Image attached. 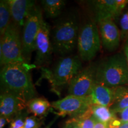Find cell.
<instances>
[{
	"mask_svg": "<svg viewBox=\"0 0 128 128\" xmlns=\"http://www.w3.org/2000/svg\"><path fill=\"white\" fill-rule=\"evenodd\" d=\"M26 64H12L2 66L0 72L1 92L20 97L28 103L35 98L36 90Z\"/></svg>",
	"mask_w": 128,
	"mask_h": 128,
	"instance_id": "obj_1",
	"label": "cell"
},
{
	"mask_svg": "<svg viewBox=\"0 0 128 128\" xmlns=\"http://www.w3.org/2000/svg\"><path fill=\"white\" fill-rule=\"evenodd\" d=\"M79 31V22L74 14L59 21L51 32L54 53L66 56L72 52L77 46Z\"/></svg>",
	"mask_w": 128,
	"mask_h": 128,
	"instance_id": "obj_2",
	"label": "cell"
},
{
	"mask_svg": "<svg viewBox=\"0 0 128 128\" xmlns=\"http://www.w3.org/2000/svg\"><path fill=\"white\" fill-rule=\"evenodd\" d=\"M96 80L108 87L125 86L128 83V64L125 55L118 53L104 60L96 69Z\"/></svg>",
	"mask_w": 128,
	"mask_h": 128,
	"instance_id": "obj_3",
	"label": "cell"
},
{
	"mask_svg": "<svg viewBox=\"0 0 128 128\" xmlns=\"http://www.w3.org/2000/svg\"><path fill=\"white\" fill-rule=\"evenodd\" d=\"M79 56L63 57L57 62L50 71L44 70L43 74L48 79L55 91L70 84L72 80L81 70V61Z\"/></svg>",
	"mask_w": 128,
	"mask_h": 128,
	"instance_id": "obj_4",
	"label": "cell"
},
{
	"mask_svg": "<svg viewBox=\"0 0 128 128\" xmlns=\"http://www.w3.org/2000/svg\"><path fill=\"white\" fill-rule=\"evenodd\" d=\"M20 28L12 22L1 36L0 63L2 66L12 64H26L23 55Z\"/></svg>",
	"mask_w": 128,
	"mask_h": 128,
	"instance_id": "obj_5",
	"label": "cell"
},
{
	"mask_svg": "<svg viewBox=\"0 0 128 128\" xmlns=\"http://www.w3.org/2000/svg\"><path fill=\"white\" fill-rule=\"evenodd\" d=\"M101 40L95 20L89 18L80 28L77 47L81 60L90 61L94 58L100 50Z\"/></svg>",
	"mask_w": 128,
	"mask_h": 128,
	"instance_id": "obj_6",
	"label": "cell"
},
{
	"mask_svg": "<svg viewBox=\"0 0 128 128\" xmlns=\"http://www.w3.org/2000/svg\"><path fill=\"white\" fill-rule=\"evenodd\" d=\"M44 22L42 8L36 5L26 20L22 34L23 55L28 64L34 51L35 40Z\"/></svg>",
	"mask_w": 128,
	"mask_h": 128,
	"instance_id": "obj_7",
	"label": "cell"
},
{
	"mask_svg": "<svg viewBox=\"0 0 128 128\" xmlns=\"http://www.w3.org/2000/svg\"><path fill=\"white\" fill-rule=\"evenodd\" d=\"M92 103L88 96L79 97L70 94L64 98L53 102L51 106L56 110L58 116L66 115L77 118L84 114L92 106Z\"/></svg>",
	"mask_w": 128,
	"mask_h": 128,
	"instance_id": "obj_8",
	"label": "cell"
},
{
	"mask_svg": "<svg viewBox=\"0 0 128 128\" xmlns=\"http://www.w3.org/2000/svg\"><path fill=\"white\" fill-rule=\"evenodd\" d=\"M50 36V26L44 21L35 40L34 66H45L50 63L54 53Z\"/></svg>",
	"mask_w": 128,
	"mask_h": 128,
	"instance_id": "obj_9",
	"label": "cell"
},
{
	"mask_svg": "<svg viewBox=\"0 0 128 128\" xmlns=\"http://www.w3.org/2000/svg\"><path fill=\"white\" fill-rule=\"evenodd\" d=\"M97 66L92 65L81 70L69 84L70 94L79 97H87L96 82Z\"/></svg>",
	"mask_w": 128,
	"mask_h": 128,
	"instance_id": "obj_10",
	"label": "cell"
},
{
	"mask_svg": "<svg viewBox=\"0 0 128 128\" xmlns=\"http://www.w3.org/2000/svg\"><path fill=\"white\" fill-rule=\"evenodd\" d=\"M128 4L126 0H98L92 1L96 22L112 19L120 15Z\"/></svg>",
	"mask_w": 128,
	"mask_h": 128,
	"instance_id": "obj_11",
	"label": "cell"
},
{
	"mask_svg": "<svg viewBox=\"0 0 128 128\" xmlns=\"http://www.w3.org/2000/svg\"><path fill=\"white\" fill-rule=\"evenodd\" d=\"M101 42L104 48L109 52L116 50L121 39L120 32L112 19H105L97 22Z\"/></svg>",
	"mask_w": 128,
	"mask_h": 128,
	"instance_id": "obj_12",
	"label": "cell"
},
{
	"mask_svg": "<svg viewBox=\"0 0 128 128\" xmlns=\"http://www.w3.org/2000/svg\"><path fill=\"white\" fill-rule=\"evenodd\" d=\"M26 101L14 94L1 92L0 113L1 116L7 118L12 122L15 117L27 107Z\"/></svg>",
	"mask_w": 128,
	"mask_h": 128,
	"instance_id": "obj_13",
	"label": "cell"
},
{
	"mask_svg": "<svg viewBox=\"0 0 128 128\" xmlns=\"http://www.w3.org/2000/svg\"><path fill=\"white\" fill-rule=\"evenodd\" d=\"M12 22L19 28L24 26L25 22L36 6L34 1L30 0H8Z\"/></svg>",
	"mask_w": 128,
	"mask_h": 128,
	"instance_id": "obj_14",
	"label": "cell"
},
{
	"mask_svg": "<svg viewBox=\"0 0 128 128\" xmlns=\"http://www.w3.org/2000/svg\"><path fill=\"white\" fill-rule=\"evenodd\" d=\"M92 105H99L110 108L114 99V88L96 81L88 96Z\"/></svg>",
	"mask_w": 128,
	"mask_h": 128,
	"instance_id": "obj_15",
	"label": "cell"
},
{
	"mask_svg": "<svg viewBox=\"0 0 128 128\" xmlns=\"http://www.w3.org/2000/svg\"><path fill=\"white\" fill-rule=\"evenodd\" d=\"M114 88V102L110 108L113 113H120L128 108V86H122Z\"/></svg>",
	"mask_w": 128,
	"mask_h": 128,
	"instance_id": "obj_16",
	"label": "cell"
},
{
	"mask_svg": "<svg viewBox=\"0 0 128 128\" xmlns=\"http://www.w3.org/2000/svg\"><path fill=\"white\" fill-rule=\"evenodd\" d=\"M51 104L44 98H35L32 99L27 104L28 112L33 113L36 117H44L48 114Z\"/></svg>",
	"mask_w": 128,
	"mask_h": 128,
	"instance_id": "obj_17",
	"label": "cell"
},
{
	"mask_svg": "<svg viewBox=\"0 0 128 128\" xmlns=\"http://www.w3.org/2000/svg\"><path fill=\"white\" fill-rule=\"evenodd\" d=\"M42 8L48 18H56L61 14L65 5L62 0H43Z\"/></svg>",
	"mask_w": 128,
	"mask_h": 128,
	"instance_id": "obj_18",
	"label": "cell"
},
{
	"mask_svg": "<svg viewBox=\"0 0 128 128\" xmlns=\"http://www.w3.org/2000/svg\"><path fill=\"white\" fill-rule=\"evenodd\" d=\"M92 116L96 121L108 124L112 120L116 118L115 113L108 107L99 105H92L91 107Z\"/></svg>",
	"mask_w": 128,
	"mask_h": 128,
	"instance_id": "obj_19",
	"label": "cell"
},
{
	"mask_svg": "<svg viewBox=\"0 0 128 128\" xmlns=\"http://www.w3.org/2000/svg\"><path fill=\"white\" fill-rule=\"evenodd\" d=\"M12 15L8 1L1 0L0 1V34L2 36L12 23Z\"/></svg>",
	"mask_w": 128,
	"mask_h": 128,
	"instance_id": "obj_20",
	"label": "cell"
},
{
	"mask_svg": "<svg viewBox=\"0 0 128 128\" xmlns=\"http://www.w3.org/2000/svg\"><path fill=\"white\" fill-rule=\"evenodd\" d=\"M91 107L84 114L77 118H72L81 128H94L96 120L92 116Z\"/></svg>",
	"mask_w": 128,
	"mask_h": 128,
	"instance_id": "obj_21",
	"label": "cell"
},
{
	"mask_svg": "<svg viewBox=\"0 0 128 128\" xmlns=\"http://www.w3.org/2000/svg\"><path fill=\"white\" fill-rule=\"evenodd\" d=\"M122 39H128V9L122 14L120 20Z\"/></svg>",
	"mask_w": 128,
	"mask_h": 128,
	"instance_id": "obj_22",
	"label": "cell"
},
{
	"mask_svg": "<svg viewBox=\"0 0 128 128\" xmlns=\"http://www.w3.org/2000/svg\"><path fill=\"white\" fill-rule=\"evenodd\" d=\"M27 117H26V113L22 111L21 113L17 114L11 122L9 128H21L24 124L25 120Z\"/></svg>",
	"mask_w": 128,
	"mask_h": 128,
	"instance_id": "obj_23",
	"label": "cell"
},
{
	"mask_svg": "<svg viewBox=\"0 0 128 128\" xmlns=\"http://www.w3.org/2000/svg\"><path fill=\"white\" fill-rule=\"evenodd\" d=\"M41 126V121L36 116L27 117L24 124L21 128H39Z\"/></svg>",
	"mask_w": 128,
	"mask_h": 128,
	"instance_id": "obj_24",
	"label": "cell"
},
{
	"mask_svg": "<svg viewBox=\"0 0 128 128\" xmlns=\"http://www.w3.org/2000/svg\"><path fill=\"white\" fill-rule=\"evenodd\" d=\"M108 128H128V122H124L120 119L115 118L108 124Z\"/></svg>",
	"mask_w": 128,
	"mask_h": 128,
	"instance_id": "obj_25",
	"label": "cell"
},
{
	"mask_svg": "<svg viewBox=\"0 0 128 128\" xmlns=\"http://www.w3.org/2000/svg\"><path fill=\"white\" fill-rule=\"evenodd\" d=\"M64 128H81L72 119H70L66 122Z\"/></svg>",
	"mask_w": 128,
	"mask_h": 128,
	"instance_id": "obj_26",
	"label": "cell"
},
{
	"mask_svg": "<svg viewBox=\"0 0 128 128\" xmlns=\"http://www.w3.org/2000/svg\"><path fill=\"white\" fill-rule=\"evenodd\" d=\"M119 113L121 120L124 122H128V108L122 110Z\"/></svg>",
	"mask_w": 128,
	"mask_h": 128,
	"instance_id": "obj_27",
	"label": "cell"
},
{
	"mask_svg": "<svg viewBox=\"0 0 128 128\" xmlns=\"http://www.w3.org/2000/svg\"><path fill=\"white\" fill-rule=\"evenodd\" d=\"M9 122L10 121L7 118H6V117L1 116V118H0V128H4L6 124H7V122Z\"/></svg>",
	"mask_w": 128,
	"mask_h": 128,
	"instance_id": "obj_28",
	"label": "cell"
},
{
	"mask_svg": "<svg viewBox=\"0 0 128 128\" xmlns=\"http://www.w3.org/2000/svg\"><path fill=\"white\" fill-rule=\"evenodd\" d=\"M94 128H108V124H105V123L100 122L96 121Z\"/></svg>",
	"mask_w": 128,
	"mask_h": 128,
	"instance_id": "obj_29",
	"label": "cell"
},
{
	"mask_svg": "<svg viewBox=\"0 0 128 128\" xmlns=\"http://www.w3.org/2000/svg\"><path fill=\"white\" fill-rule=\"evenodd\" d=\"M124 54L127 60V62L128 64V39L126 40L125 44L124 46Z\"/></svg>",
	"mask_w": 128,
	"mask_h": 128,
	"instance_id": "obj_30",
	"label": "cell"
},
{
	"mask_svg": "<svg viewBox=\"0 0 128 128\" xmlns=\"http://www.w3.org/2000/svg\"><path fill=\"white\" fill-rule=\"evenodd\" d=\"M55 119L54 120H52V122H51L50 124H49L47 126H46V128H50L51 126H52V124H54V122H55Z\"/></svg>",
	"mask_w": 128,
	"mask_h": 128,
	"instance_id": "obj_31",
	"label": "cell"
}]
</instances>
